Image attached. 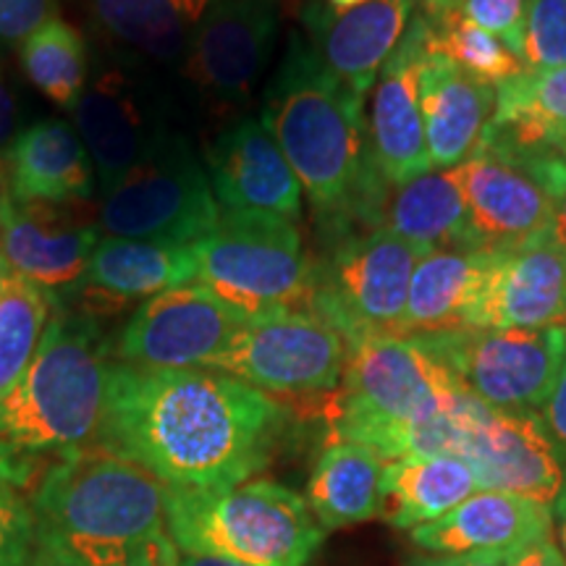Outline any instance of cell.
Returning a JSON list of instances; mask_svg holds the SVG:
<instances>
[{"mask_svg":"<svg viewBox=\"0 0 566 566\" xmlns=\"http://www.w3.org/2000/svg\"><path fill=\"white\" fill-rule=\"evenodd\" d=\"M212 195L226 212H271L296 221L302 184L260 118L226 126L205 153Z\"/></svg>","mask_w":566,"mask_h":566,"instance_id":"cell-18","label":"cell"},{"mask_svg":"<svg viewBox=\"0 0 566 566\" xmlns=\"http://www.w3.org/2000/svg\"><path fill=\"white\" fill-rule=\"evenodd\" d=\"M424 247L388 229H363L334 237L328 254L315 265V296L310 313L338 334L401 336L409 281Z\"/></svg>","mask_w":566,"mask_h":566,"instance_id":"cell-8","label":"cell"},{"mask_svg":"<svg viewBox=\"0 0 566 566\" xmlns=\"http://www.w3.org/2000/svg\"><path fill=\"white\" fill-rule=\"evenodd\" d=\"M537 415H541V420H543V424H546L551 441L556 443L558 454H562L564 464H566V357H564L562 373H558V378H556L554 391H551L546 405H543V409Z\"/></svg>","mask_w":566,"mask_h":566,"instance_id":"cell-39","label":"cell"},{"mask_svg":"<svg viewBox=\"0 0 566 566\" xmlns=\"http://www.w3.org/2000/svg\"><path fill=\"white\" fill-rule=\"evenodd\" d=\"M21 66L30 82L61 111H74L90 82V51L82 32L53 17L21 42Z\"/></svg>","mask_w":566,"mask_h":566,"instance_id":"cell-32","label":"cell"},{"mask_svg":"<svg viewBox=\"0 0 566 566\" xmlns=\"http://www.w3.org/2000/svg\"><path fill=\"white\" fill-rule=\"evenodd\" d=\"M176 566H244L237 562H229V558H218V556H195V554H181L176 558Z\"/></svg>","mask_w":566,"mask_h":566,"instance_id":"cell-45","label":"cell"},{"mask_svg":"<svg viewBox=\"0 0 566 566\" xmlns=\"http://www.w3.org/2000/svg\"><path fill=\"white\" fill-rule=\"evenodd\" d=\"M483 137L514 150L566 145V69H525L495 87V111Z\"/></svg>","mask_w":566,"mask_h":566,"instance_id":"cell-30","label":"cell"},{"mask_svg":"<svg viewBox=\"0 0 566 566\" xmlns=\"http://www.w3.org/2000/svg\"><path fill=\"white\" fill-rule=\"evenodd\" d=\"M168 533L181 554L244 566H310L325 537L307 501L275 480L168 485Z\"/></svg>","mask_w":566,"mask_h":566,"instance_id":"cell-6","label":"cell"},{"mask_svg":"<svg viewBox=\"0 0 566 566\" xmlns=\"http://www.w3.org/2000/svg\"><path fill=\"white\" fill-rule=\"evenodd\" d=\"M422 6L428 11V17H441V13L457 11L462 6V0H422Z\"/></svg>","mask_w":566,"mask_h":566,"instance_id":"cell-46","label":"cell"},{"mask_svg":"<svg viewBox=\"0 0 566 566\" xmlns=\"http://www.w3.org/2000/svg\"><path fill=\"white\" fill-rule=\"evenodd\" d=\"M59 300L51 292L9 271L0 281V401L30 367Z\"/></svg>","mask_w":566,"mask_h":566,"instance_id":"cell-33","label":"cell"},{"mask_svg":"<svg viewBox=\"0 0 566 566\" xmlns=\"http://www.w3.org/2000/svg\"><path fill=\"white\" fill-rule=\"evenodd\" d=\"M558 150H514L480 137L462 171L472 237L478 250L506 252L554 229L556 197L546 174Z\"/></svg>","mask_w":566,"mask_h":566,"instance_id":"cell-13","label":"cell"},{"mask_svg":"<svg viewBox=\"0 0 566 566\" xmlns=\"http://www.w3.org/2000/svg\"><path fill=\"white\" fill-rule=\"evenodd\" d=\"M566 313V250L554 231L495 252L470 328H558Z\"/></svg>","mask_w":566,"mask_h":566,"instance_id":"cell-19","label":"cell"},{"mask_svg":"<svg viewBox=\"0 0 566 566\" xmlns=\"http://www.w3.org/2000/svg\"><path fill=\"white\" fill-rule=\"evenodd\" d=\"M554 533V514L537 501L512 493L478 491L428 525L409 533L420 554H472L509 551Z\"/></svg>","mask_w":566,"mask_h":566,"instance_id":"cell-23","label":"cell"},{"mask_svg":"<svg viewBox=\"0 0 566 566\" xmlns=\"http://www.w3.org/2000/svg\"><path fill=\"white\" fill-rule=\"evenodd\" d=\"M216 0H90L101 32L139 66L179 69Z\"/></svg>","mask_w":566,"mask_h":566,"instance_id":"cell-26","label":"cell"},{"mask_svg":"<svg viewBox=\"0 0 566 566\" xmlns=\"http://www.w3.org/2000/svg\"><path fill=\"white\" fill-rule=\"evenodd\" d=\"M365 3V0H328V6H334L338 11H346V9H354V6Z\"/></svg>","mask_w":566,"mask_h":566,"instance_id":"cell-47","label":"cell"},{"mask_svg":"<svg viewBox=\"0 0 566 566\" xmlns=\"http://www.w3.org/2000/svg\"><path fill=\"white\" fill-rule=\"evenodd\" d=\"M530 0H462L459 13L475 21L485 32L499 38L509 51L522 59V45H525Z\"/></svg>","mask_w":566,"mask_h":566,"instance_id":"cell-37","label":"cell"},{"mask_svg":"<svg viewBox=\"0 0 566 566\" xmlns=\"http://www.w3.org/2000/svg\"><path fill=\"white\" fill-rule=\"evenodd\" d=\"M260 122L331 239L354 226L378 229L388 181L373 158L365 122V97L336 80L302 32H292L286 53L268 84Z\"/></svg>","mask_w":566,"mask_h":566,"instance_id":"cell-2","label":"cell"},{"mask_svg":"<svg viewBox=\"0 0 566 566\" xmlns=\"http://www.w3.org/2000/svg\"><path fill=\"white\" fill-rule=\"evenodd\" d=\"M279 30L281 0H216L189 42L181 76L212 108H239L265 76Z\"/></svg>","mask_w":566,"mask_h":566,"instance_id":"cell-15","label":"cell"},{"mask_svg":"<svg viewBox=\"0 0 566 566\" xmlns=\"http://www.w3.org/2000/svg\"><path fill=\"white\" fill-rule=\"evenodd\" d=\"M30 472L27 454L0 441V566H32L38 558V525L24 495Z\"/></svg>","mask_w":566,"mask_h":566,"instance_id":"cell-35","label":"cell"},{"mask_svg":"<svg viewBox=\"0 0 566 566\" xmlns=\"http://www.w3.org/2000/svg\"><path fill=\"white\" fill-rule=\"evenodd\" d=\"M244 323V315L200 283H187L142 302L113 342L111 354L116 363L145 370L208 367Z\"/></svg>","mask_w":566,"mask_h":566,"instance_id":"cell-16","label":"cell"},{"mask_svg":"<svg viewBox=\"0 0 566 566\" xmlns=\"http://www.w3.org/2000/svg\"><path fill=\"white\" fill-rule=\"evenodd\" d=\"M506 566H566V558L554 541V533L509 551Z\"/></svg>","mask_w":566,"mask_h":566,"instance_id":"cell-40","label":"cell"},{"mask_svg":"<svg viewBox=\"0 0 566 566\" xmlns=\"http://www.w3.org/2000/svg\"><path fill=\"white\" fill-rule=\"evenodd\" d=\"M101 233L63 218L51 205H19L0 192V252L13 273L51 292L59 304L82 289Z\"/></svg>","mask_w":566,"mask_h":566,"instance_id":"cell-21","label":"cell"},{"mask_svg":"<svg viewBox=\"0 0 566 566\" xmlns=\"http://www.w3.org/2000/svg\"><path fill=\"white\" fill-rule=\"evenodd\" d=\"M384 520L394 530L428 525L480 491L478 475L464 459L451 454L407 457L386 462Z\"/></svg>","mask_w":566,"mask_h":566,"instance_id":"cell-31","label":"cell"},{"mask_svg":"<svg viewBox=\"0 0 566 566\" xmlns=\"http://www.w3.org/2000/svg\"><path fill=\"white\" fill-rule=\"evenodd\" d=\"M195 281L247 321L310 310L315 265L294 221L271 212H221L195 242Z\"/></svg>","mask_w":566,"mask_h":566,"instance_id":"cell-7","label":"cell"},{"mask_svg":"<svg viewBox=\"0 0 566 566\" xmlns=\"http://www.w3.org/2000/svg\"><path fill=\"white\" fill-rule=\"evenodd\" d=\"M38 551L61 566H176L168 485L103 446L61 454L32 491Z\"/></svg>","mask_w":566,"mask_h":566,"instance_id":"cell-3","label":"cell"},{"mask_svg":"<svg viewBox=\"0 0 566 566\" xmlns=\"http://www.w3.org/2000/svg\"><path fill=\"white\" fill-rule=\"evenodd\" d=\"M428 55V13L412 17L391 59L380 69L373 90L370 132L373 158L388 187H401L430 174L428 142L420 105V74Z\"/></svg>","mask_w":566,"mask_h":566,"instance_id":"cell-17","label":"cell"},{"mask_svg":"<svg viewBox=\"0 0 566 566\" xmlns=\"http://www.w3.org/2000/svg\"><path fill=\"white\" fill-rule=\"evenodd\" d=\"M428 53L443 55L464 74L499 87L506 80L525 71V61L509 51L495 34L485 32L464 13L449 11L441 17H428Z\"/></svg>","mask_w":566,"mask_h":566,"instance_id":"cell-34","label":"cell"},{"mask_svg":"<svg viewBox=\"0 0 566 566\" xmlns=\"http://www.w3.org/2000/svg\"><path fill=\"white\" fill-rule=\"evenodd\" d=\"M71 116L95 166L101 195L113 192L176 134L166 90L132 61L90 74Z\"/></svg>","mask_w":566,"mask_h":566,"instance_id":"cell-10","label":"cell"},{"mask_svg":"<svg viewBox=\"0 0 566 566\" xmlns=\"http://www.w3.org/2000/svg\"><path fill=\"white\" fill-rule=\"evenodd\" d=\"M195 275L197 260L192 244L105 237L92 252L82 289L111 302L150 300L168 289L187 286Z\"/></svg>","mask_w":566,"mask_h":566,"instance_id":"cell-29","label":"cell"},{"mask_svg":"<svg viewBox=\"0 0 566 566\" xmlns=\"http://www.w3.org/2000/svg\"><path fill=\"white\" fill-rule=\"evenodd\" d=\"M17 101H13V92L9 84L0 80V150H9V145L17 137Z\"/></svg>","mask_w":566,"mask_h":566,"instance_id":"cell-42","label":"cell"},{"mask_svg":"<svg viewBox=\"0 0 566 566\" xmlns=\"http://www.w3.org/2000/svg\"><path fill=\"white\" fill-rule=\"evenodd\" d=\"M464 388L422 338H346L342 384L331 401L336 441L363 443L386 462L405 459L407 436L454 405Z\"/></svg>","mask_w":566,"mask_h":566,"instance_id":"cell-5","label":"cell"},{"mask_svg":"<svg viewBox=\"0 0 566 566\" xmlns=\"http://www.w3.org/2000/svg\"><path fill=\"white\" fill-rule=\"evenodd\" d=\"M95 184L87 147L66 118H40L6 150V192L19 205L84 202L95 195Z\"/></svg>","mask_w":566,"mask_h":566,"instance_id":"cell-22","label":"cell"},{"mask_svg":"<svg viewBox=\"0 0 566 566\" xmlns=\"http://www.w3.org/2000/svg\"><path fill=\"white\" fill-rule=\"evenodd\" d=\"M378 229H388L424 250H478L467 218L459 166L388 189Z\"/></svg>","mask_w":566,"mask_h":566,"instance_id":"cell-27","label":"cell"},{"mask_svg":"<svg viewBox=\"0 0 566 566\" xmlns=\"http://www.w3.org/2000/svg\"><path fill=\"white\" fill-rule=\"evenodd\" d=\"M495 252L428 250L409 281L401 336L424 338L470 328Z\"/></svg>","mask_w":566,"mask_h":566,"instance_id":"cell-25","label":"cell"},{"mask_svg":"<svg viewBox=\"0 0 566 566\" xmlns=\"http://www.w3.org/2000/svg\"><path fill=\"white\" fill-rule=\"evenodd\" d=\"M422 342L467 394L506 412H541L566 357L564 328H464Z\"/></svg>","mask_w":566,"mask_h":566,"instance_id":"cell-11","label":"cell"},{"mask_svg":"<svg viewBox=\"0 0 566 566\" xmlns=\"http://www.w3.org/2000/svg\"><path fill=\"white\" fill-rule=\"evenodd\" d=\"M346 342L310 310L247 321L202 370H216L275 396L334 394L342 384Z\"/></svg>","mask_w":566,"mask_h":566,"instance_id":"cell-12","label":"cell"},{"mask_svg":"<svg viewBox=\"0 0 566 566\" xmlns=\"http://www.w3.org/2000/svg\"><path fill=\"white\" fill-rule=\"evenodd\" d=\"M558 328H564V331H566V313H564V317H562V325H558Z\"/></svg>","mask_w":566,"mask_h":566,"instance_id":"cell-50","label":"cell"},{"mask_svg":"<svg viewBox=\"0 0 566 566\" xmlns=\"http://www.w3.org/2000/svg\"><path fill=\"white\" fill-rule=\"evenodd\" d=\"M405 566H506L501 551H472V554H415Z\"/></svg>","mask_w":566,"mask_h":566,"instance_id":"cell-41","label":"cell"},{"mask_svg":"<svg viewBox=\"0 0 566 566\" xmlns=\"http://www.w3.org/2000/svg\"><path fill=\"white\" fill-rule=\"evenodd\" d=\"M525 69H566V0H530L525 45Z\"/></svg>","mask_w":566,"mask_h":566,"instance_id":"cell-36","label":"cell"},{"mask_svg":"<svg viewBox=\"0 0 566 566\" xmlns=\"http://www.w3.org/2000/svg\"><path fill=\"white\" fill-rule=\"evenodd\" d=\"M11 268H9V263H6V258H3V252H0V281H3V275L9 273Z\"/></svg>","mask_w":566,"mask_h":566,"instance_id":"cell-49","label":"cell"},{"mask_svg":"<svg viewBox=\"0 0 566 566\" xmlns=\"http://www.w3.org/2000/svg\"><path fill=\"white\" fill-rule=\"evenodd\" d=\"M32 566H61V564L53 562V558H48L45 554H40V551H38V558H34Z\"/></svg>","mask_w":566,"mask_h":566,"instance_id":"cell-48","label":"cell"},{"mask_svg":"<svg viewBox=\"0 0 566 566\" xmlns=\"http://www.w3.org/2000/svg\"><path fill=\"white\" fill-rule=\"evenodd\" d=\"M221 221L208 168L187 134L176 132L153 158L103 195L97 223L105 237L195 244Z\"/></svg>","mask_w":566,"mask_h":566,"instance_id":"cell-9","label":"cell"},{"mask_svg":"<svg viewBox=\"0 0 566 566\" xmlns=\"http://www.w3.org/2000/svg\"><path fill=\"white\" fill-rule=\"evenodd\" d=\"M420 105L430 168H457L475 153L495 111V87L464 74L443 55L428 53L420 74Z\"/></svg>","mask_w":566,"mask_h":566,"instance_id":"cell-24","label":"cell"},{"mask_svg":"<svg viewBox=\"0 0 566 566\" xmlns=\"http://www.w3.org/2000/svg\"><path fill=\"white\" fill-rule=\"evenodd\" d=\"M457 457L475 470L480 491L512 493L554 506L566 464L537 412H506L472 394L459 405Z\"/></svg>","mask_w":566,"mask_h":566,"instance_id":"cell-14","label":"cell"},{"mask_svg":"<svg viewBox=\"0 0 566 566\" xmlns=\"http://www.w3.org/2000/svg\"><path fill=\"white\" fill-rule=\"evenodd\" d=\"M386 459L363 443L331 441L307 483V506L325 533L365 525L384 514Z\"/></svg>","mask_w":566,"mask_h":566,"instance_id":"cell-28","label":"cell"},{"mask_svg":"<svg viewBox=\"0 0 566 566\" xmlns=\"http://www.w3.org/2000/svg\"><path fill=\"white\" fill-rule=\"evenodd\" d=\"M101 323L59 304L30 367L0 401V441L21 454L84 449L101 433L111 375Z\"/></svg>","mask_w":566,"mask_h":566,"instance_id":"cell-4","label":"cell"},{"mask_svg":"<svg viewBox=\"0 0 566 566\" xmlns=\"http://www.w3.org/2000/svg\"><path fill=\"white\" fill-rule=\"evenodd\" d=\"M55 0H0V48L21 45L55 17Z\"/></svg>","mask_w":566,"mask_h":566,"instance_id":"cell-38","label":"cell"},{"mask_svg":"<svg viewBox=\"0 0 566 566\" xmlns=\"http://www.w3.org/2000/svg\"><path fill=\"white\" fill-rule=\"evenodd\" d=\"M551 514H554V527L558 533V548H562V554L566 558V485L562 488V493H558L556 504L551 506Z\"/></svg>","mask_w":566,"mask_h":566,"instance_id":"cell-44","label":"cell"},{"mask_svg":"<svg viewBox=\"0 0 566 566\" xmlns=\"http://www.w3.org/2000/svg\"><path fill=\"white\" fill-rule=\"evenodd\" d=\"M554 237L556 242L566 250V171L564 179L558 184V192H556V216H554Z\"/></svg>","mask_w":566,"mask_h":566,"instance_id":"cell-43","label":"cell"},{"mask_svg":"<svg viewBox=\"0 0 566 566\" xmlns=\"http://www.w3.org/2000/svg\"><path fill=\"white\" fill-rule=\"evenodd\" d=\"M412 11L415 0H365L346 11L310 3L302 11V38L336 80L365 97L405 38Z\"/></svg>","mask_w":566,"mask_h":566,"instance_id":"cell-20","label":"cell"},{"mask_svg":"<svg viewBox=\"0 0 566 566\" xmlns=\"http://www.w3.org/2000/svg\"><path fill=\"white\" fill-rule=\"evenodd\" d=\"M286 407L231 375L113 363L97 446L171 488H226L271 464Z\"/></svg>","mask_w":566,"mask_h":566,"instance_id":"cell-1","label":"cell"},{"mask_svg":"<svg viewBox=\"0 0 566 566\" xmlns=\"http://www.w3.org/2000/svg\"><path fill=\"white\" fill-rule=\"evenodd\" d=\"M562 150H564V153H566V145H564V147H562Z\"/></svg>","mask_w":566,"mask_h":566,"instance_id":"cell-51","label":"cell"}]
</instances>
